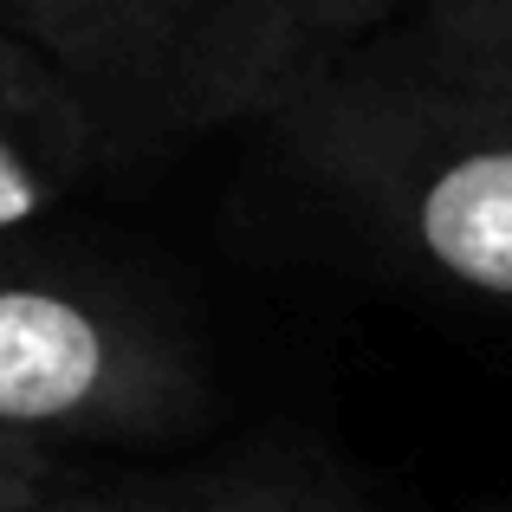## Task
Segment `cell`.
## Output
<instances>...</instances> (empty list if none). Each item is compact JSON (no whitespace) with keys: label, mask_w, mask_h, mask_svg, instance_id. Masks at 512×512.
<instances>
[{"label":"cell","mask_w":512,"mask_h":512,"mask_svg":"<svg viewBox=\"0 0 512 512\" xmlns=\"http://www.w3.org/2000/svg\"><path fill=\"white\" fill-rule=\"evenodd\" d=\"M266 130L350 221L441 286L512 312V104L357 39L305 78Z\"/></svg>","instance_id":"obj_1"},{"label":"cell","mask_w":512,"mask_h":512,"mask_svg":"<svg viewBox=\"0 0 512 512\" xmlns=\"http://www.w3.org/2000/svg\"><path fill=\"white\" fill-rule=\"evenodd\" d=\"M163 474H104L85 454L0 428V512H150Z\"/></svg>","instance_id":"obj_5"},{"label":"cell","mask_w":512,"mask_h":512,"mask_svg":"<svg viewBox=\"0 0 512 512\" xmlns=\"http://www.w3.org/2000/svg\"><path fill=\"white\" fill-rule=\"evenodd\" d=\"M214 389L188 338L137 292L0 247V428L46 448H156L208 422Z\"/></svg>","instance_id":"obj_3"},{"label":"cell","mask_w":512,"mask_h":512,"mask_svg":"<svg viewBox=\"0 0 512 512\" xmlns=\"http://www.w3.org/2000/svg\"><path fill=\"white\" fill-rule=\"evenodd\" d=\"M402 0H0V26L78 91L104 163L266 124Z\"/></svg>","instance_id":"obj_2"},{"label":"cell","mask_w":512,"mask_h":512,"mask_svg":"<svg viewBox=\"0 0 512 512\" xmlns=\"http://www.w3.org/2000/svg\"><path fill=\"white\" fill-rule=\"evenodd\" d=\"M402 46L435 72L512 104V0H402Z\"/></svg>","instance_id":"obj_6"},{"label":"cell","mask_w":512,"mask_h":512,"mask_svg":"<svg viewBox=\"0 0 512 512\" xmlns=\"http://www.w3.org/2000/svg\"><path fill=\"white\" fill-rule=\"evenodd\" d=\"M480 512H512V500H500V506H480Z\"/></svg>","instance_id":"obj_8"},{"label":"cell","mask_w":512,"mask_h":512,"mask_svg":"<svg viewBox=\"0 0 512 512\" xmlns=\"http://www.w3.org/2000/svg\"><path fill=\"white\" fill-rule=\"evenodd\" d=\"M150 512H370L338 480L299 461H234L201 474H163Z\"/></svg>","instance_id":"obj_7"},{"label":"cell","mask_w":512,"mask_h":512,"mask_svg":"<svg viewBox=\"0 0 512 512\" xmlns=\"http://www.w3.org/2000/svg\"><path fill=\"white\" fill-rule=\"evenodd\" d=\"M104 169L78 91L0 26V247L26 240L46 214L65 208L78 182Z\"/></svg>","instance_id":"obj_4"}]
</instances>
